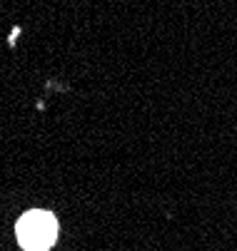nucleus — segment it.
<instances>
[{
    "mask_svg": "<svg viewBox=\"0 0 237 251\" xmlns=\"http://www.w3.org/2000/svg\"><path fill=\"white\" fill-rule=\"evenodd\" d=\"M15 234L25 251H48L58 239V219L50 211L32 209L20 217Z\"/></svg>",
    "mask_w": 237,
    "mask_h": 251,
    "instance_id": "nucleus-1",
    "label": "nucleus"
},
{
    "mask_svg": "<svg viewBox=\"0 0 237 251\" xmlns=\"http://www.w3.org/2000/svg\"><path fill=\"white\" fill-rule=\"evenodd\" d=\"M18 38H20V27H15V30L10 32V45H13V43H15Z\"/></svg>",
    "mask_w": 237,
    "mask_h": 251,
    "instance_id": "nucleus-2",
    "label": "nucleus"
}]
</instances>
